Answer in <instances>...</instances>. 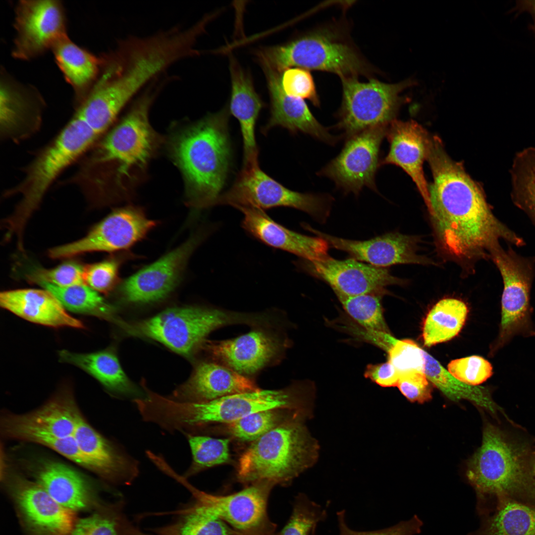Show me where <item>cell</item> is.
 Here are the masks:
<instances>
[{
  "label": "cell",
  "instance_id": "cell-37",
  "mask_svg": "<svg viewBox=\"0 0 535 535\" xmlns=\"http://www.w3.org/2000/svg\"><path fill=\"white\" fill-rule=\"evenodd\" d=\"M50 292L65 309L78 314L94 316L118 323L114 309L99 292L85 283L58 287L46 282L38 283Z\"/></svg>",
  "mask_w": 535,
  "mask_h": 535
},
{
  "label": "cell",
  "instance_id": "cell-27",
  "mask_svg": "<svg viewBox=\"0 0 535 535\" xmlns=\"http://www.w3.org/2000/svg\"><path fill=\"white\" fill-rule=\"evenodd\" d=\"M73 436L81 451L93 464L94 472L103 478L128 484L138 476V462L100 434L82 415Z\"/></svg>",
  "mask_w": 535,
  "mask_h": 535
},
{
  "label": "cell",
  "instance_id": "cell-55",
  "mask_svg": "<svg viewBox=\"0 0 535 535\" xmlns=\"http://www.w3.org/2000/svg\"><path fill=\"white\" fill-rule=\"evenodd\" d=\"M532 17L533 19V24L530 26V28L535 35V12L532 15Z\"/></svg>",
  "mask_w": 535,
  "mask_h": 535
},
{
  "label": "cell",
  "instance_id": "cell-46",
  "mask_svg": "<svg viewBox=\"0 0 535 535\" xmlns=\"http://www.w3.org/2000/svg\"><path fill=\"white\" fill-rule=\"evenodd\" d=\"M424 351L412 340L397 339L387 352L388 361L400 374L411 370L424 372Z\"/></svg>",
  "mask_w": 535,
  "mask_h": 535
},
{
  "label": "cell",
  "instance_id": "cell-5",
  "mask_svg": "<svg viewBox=\"0 0 535 535\" xmlns=\"http://www.w3.org/2000/svg\"><path fill=\"white\" fill-rule=\"evenodd\" d=\"M156 91L146 92L83 162L81 167L103 189L110 179L123 191L125 182L142 172L154 155L159 138L148 114Z\"/></svg>",
  "mask_w": 535,
  "mask_h": 535
},
{
  "label": "cell",
  "instance_id": "cell-21",
  "mask_svg": "<svg viewBox=\"0 0 535 535\" xmlns=\"http://www.w3.org/2000/svg\"><path fill=\"white\" fill-rule=\"evenodd\" d=\"M81 416L71 393L66 390L34 412L7 415L2 428L8 438L33 442L44 437L66 438L73 436Z\"/></svg>",
  "mask_w": 535,
  "mask_h": 535
},
{
  "label": "cell",
  "instance_id": "cell-58",
  "mask_svg": "<svg viewBox=\"0 0 535 535\" xmlns=\"http://www.w3.org/2000/svg\"><path fill=\"white\" fill-rule=\"evenodd\" d=\"M146 388V387H145V388ZM143 398H144V397H143ZM140 399H141V398H140ZM136 400H137V399H136ZM135 400H134V401H135Z\"/></svg>",
  "mask_w": 535,
  "mask_h": 535
},
{
  "label": "cell",
  "instance_id": "cell-10",
  "mask_svg": "<svg viewBox=\"0 0 535 535\" xmlns=\"http://www.w3.org/2000/svg\"><path fill=\"white\" fill-rule=\"evenodd\" d=\"M490 259L499 270L503 283L499 332L491 349L494 353L516 336H535L531 304L535 257L522 256L512 247L505 249L500 244L490 252Z\"/></svg>",
  "mask_w": 535,
  "mask_h": 535
},
{
  "label": "cell",
  "instance_id": "cell-42",
  "mask_svg": "<svg viewBox=\"0 0 535 535\" xmlns=\"http://www.w3.org/2000/svg\"><path fill=\"white\" fill-rule=\"evenodd\" d=\"M275 409L258 412L227 425L228 432L235 438L254 441L289 418L286 412Z\"/></svg>",
  "mask_w": 535,
  "mask_h": 535
},
{
  "label": "cell",
  "instance_id": "cell-50",
  "mask_svg": "<svg viewBox=\"0 0 535 535\" xmlns=\"http://www.w3.org/2000/svg\"><path fill=\"white\" fill-rule=\"evenodd\" d=\"M397 386L411 402L423 403L432 398V385L424 372L411 370L400 374Z\"/></svg>",
  "mask_w": 535,
  "mask_h": 535
},
{
  "label": "cell",
  "instance_id": "cell-52",
  "mask_svg": "<svg viewBox=\"0 0 535 535\" xmlns=\"http://www.w3.org/2000/svg\"><path fill=\"white\" fill-rule=\"evenodd\" d=\"M34 442L50 448L74 462L94 471L93 464L81 451L74 436L66 438L41 437Z\"/></svg>",
  "mask_w": 535,
  "mask_h": 535
},
{
  "label": "cell",
  "instance_id": "cell-8",
  "mask_svg": "<svg viewBox=\"0 0 535 535\" xmlns=\"http://www.w3.org/2000/svg\"><path fill=\"white\" fill-rule=\"evenodd\" d=\"M264 314L242 313L199 307L167 309L141 321L119 324L127 333L152 339L173 351L189 356L198 351L206 337L220 327L246 324L263 325Z\"/></svg>",
  "mask_w": 535,
  "mask_h": 535
},
{
  "label": "cell",
  "instance_id": "cell-19",
  "mask_svg": "<svg viewBox=\"0 0 535 535\" xmlns=\"http://www.w3.org/2000/svg\"><path fill=\"white\" fill-rule=\"evenodd\" d=\"M300 265L310 274L326 282L335 294H385L386 286L405 282L392 275L386 268L375 267L353 258L338 260L328 256L319 261L303 260Z\"/></svg>",
  "mask_w": 535,
  "mask_h": 535
},
{
  "label": "cell",
  "instance_id": "cell-23",
  "mask_svg": "<svg viewBox=\"0 0 535 535\" xmlns=\"http://www.w3.org/2000/svg\"><path fill=\"white\" fill-rule=\"evenodd\" d=\"M44 101L36 88L22 84L1 71V136L20 140L35 132L41 120Z\"/></svg>",
  "mask_w": 535,
  "mask_h": 535
},
{
  "label": "cell",
  "instance_id": "cell-29",
  "mask_svg": "<svg viewBox=\"0 0 535 535\" xmlns=\"http://www.w3.org/2000/svg\"><path fill=\"white\" fill-rule=\"evenodd\" d=\"M35 482L56 502L74 512L97 505L92 486L79 473L62 463L46 461L34 471Z\"/></svg>",
  "mask_w": 535,
  "mask_h": 535
},
{
  "label": "cell",
  "instance_id": "cell-26",
  "mask_svg": "<svg viewBox=\"0 0 535 535\" xmlns=\"http://www.w3.org/2000/svg\"><path fill=\"white\" fill-rule=\"evenodd\" d=\"M267 81L270 102V117L262 131L266 133L271 128L280 126L292 134L299 132L330 145H334L339 137L329 133L328 129L318 121L303 99L286 94L281 85L280 74L263 69Z\"/></svg>",
  "mask_w": 535,
  "mask_h": 535
},
{
  "label": "cell",
  "instance_id": "cell-36",
  "mask_svg": "<svg viewBox=\"0 0 535 535\" xmlns=\"http://www.w3.org/2000/svg\"><path fill=\"white\" fill-rule=\"evenodd\" d=\"M469 312L466 303L458 299L446 298L438 301L424 321L422 338L426 347L451 340L463 328Z\"/></svg>",
  "mask_w": 535,
  "mask_h": 535
},
{
  "label": "cell",
  "instance_id": "cell-39",
  "mask_svg": "<svg viewBox=\"0 0 535 535\" xmlns=\"http://www.w3.org/2000/svg\"><path fill=\"white\" fill-rule=\"evenodd\" d=\"M163 535H241L205 506L196 502L176 523L161 531Z\"/></svg>",
  "mask_w": 535,
  "mask_h": 535
},
{
  "label": "cell",
  "instance_id": "cell-25",
  "mask_svg": "<svg viewBox=\"0 0 535 535\" xmlns=\"http://www.w3.org/2000/svg\"><path fill=\"white\" fill-rule=\"evenodd\" d=\"M260 389L248 376L209 360L199 362L188 380L169 397L181 402H207Z\"/></svg>",
  "mask_w": 535,
  "mask_h": 535
},
{
  "label": "cell",
  "instance_id": "cell-9",
  "mask_svg": "<svg viewBox=\"0 0 535 535\" xmlns=\"http://www.w3.org/2000/svg\"><path fill=\"white\" fill-rule=\"evenodd\" d=\"M263 68L281 74L293 66L334 73L341 79L367 74L368 70L356 52L326 32L305 35L284 44L256 52Z\"/></svg>",
  "mask_w": 535,
  "mask_h": 535
},
{
  "label": "cell",
  "instance_id": "cell-30",
  "mask_svg": "<svg viewBox=\"0 0 535 535\" xmlns=\"http://www.w3.org/2000/svg\"><path fill=\"white\" fill-rule=\"evenodd\" d=\"M0 303L3 308L32 322L54 327H84L80 320L67 313L56 297L45 289L3 291Z\"/></svg>",
  "mask_w": 535,
  "mask_h": 535
},
{
  "label": "cell",
  "instance_id": "cell-6",
  "mask_svg": "<svg viewBox=\"0 0 535 535\" xmlns=\"http://www.w3.org/2000/svg\"><path fill=\"white\" fill-rule=\"evenodd\" d=\"M298 415L252 442L240 457L237 475L242 482L289 483L317 461L319 446Z\"/></svg>",
  "mask_w": 535,
  "mask_h": 535
},
{
  "label": "cell",
  "instance_id": "cell-32",
  "mask_svg": "<svg viewBox=\"0 0 535 535\" xmlns=\"http://www.w3.org/2000/svg\"><path fill=\"white\" fill-rule=\"evenodd\" d=\"M55 61L75 93L78 106L97 82L103 63V55L98 56L78 46L66 36L52 49Z\"/></svg>",
  "mask_w": 535,
  "mask_h": 535
},
{
  "label": "cell",
  "instance_id": "cell-3",
  "mask_svg": "<svg viewBox=\"0 0 535 535\" xmlns=\"http://www.w3.org/2000/svg\"><path fill=\"white\" fill-rule=\"evenodd\" d=\"M227 107L178 131L169 144L171 157L185 183L187 203L196 209L215 205L230 167L231 149Z\"/></svg>",
  "mask_w": 535,
  "mask_h": 535
},
{
  "label": "cell",
  "instance_id": "cell-22",
  "mask_svg": "<svg viewBox=\"0 0 535 535\" xmlns=\"http://www.w3.org/2000/svg\"><path fill=\"white\" fill-rule=\"evenodd\" d=\"M303 226L325 240L329 247L344 251L352 258L375 267L386 268L397 264L428 265L433 263L429 258L419 254V241L413 236L395 232L359 241L328 235L306 224Z\"/></svg>",
  "mask_w": 535,
  "mask_h": 535
},
{
  "label": "cell",
  "instance_id": "cell-53",
  "mask_svg": "<svg viewBox=\"0 0 535 535\" xmlns=\"http://www.w3.org/2000/svg\"><path fill=\"white\" fill-rule=\"evenodd\" d=\"M400 374L388 361L385 363L369 364L364 376L382 387L397 386Z\"/></svg>",
  "mask_w": 535,
  "mask_h": 535
},
{
  "label": "cell",
  "instance_id": "cell-14",
  "mask_svg": "<svg viewBox=\"0 0 535 535\" xmlns=\"http://www.w3.org/2000/svg\"><path fill=\"white\" fill-rule=\"evenodd\" d=\"M16 34L12 55L21 60L35 58L67 36L63 4L55 0H22L15 7Z\"/></svg>",
  "mask_w": 535,
  "mask_h": 535
},
{
  "label": "cell",
  "instance_id": "cell-4",
  "mask_svg": "<svg viewBox=\"0 0 535 535\" xmlns=\"http://www.w3.org/2000/svg\"><path fill=\"white\" fill-rule=\"evenodd\" d=\"M535 449L526 437L498 424L484 423L481 445L469 459L466 472L476 493L479 514L491 499L535 497Z\"/></svg>",
  "mask_w": 535,
  "mask_h": 535
},
{
  "label": "cell",
  "instance_id": "cell-51",
  "mask_svg": "<svg viewBox=\"0 0 535 535\" xmlns=\"http://www.w3.org/2000/svg\"><path fill=\"white\" fill-rule=\"evenodd\" d=\"M116 527L111 516L97 512L77 520L70 535H118Z\"/></svg>",
  "mask_w": 535,
  "mask_h": 535
},
{
  "label": "cell",
  "instance_id": "cell-34",
  "mask_svg": "<svg viewBox=\"0 0 535 535\" xmlns=\"http://www.w3.org/2000/svg\"><path fill=\"white\" fill-rule=\"evenodd\" d=\"M482 516L480 527L469 535H535V505L503 497Z\"/></svg>",
  "mask_w": 535,
  "mask_h": 535
},
{
  "label": "cell",
  "instance_id": "cell-48",
  "mask_svg": "<svg viewBox=\"0 0 535 535\" xmlns=\"http://www.w3.org/2000/svg\"><path fill=\"white\" fill-rule=\"evenodd\" d=\"M120 262L110 259L84 267V283L98 292L107 293L118 280Z\"/></svg>",
  "mask_w": 535,
  "mask_h": 535
},
{
  "label": "cell",
  "instance_id": "cell-57",
  "mask_svg": "<svg viewBox=\"0 0 535 535\" xmlns=\"http://www.w3.org/2000/svg\"><path fill=\"white\" fill-rule=\"evenodd\" d=\"M146 388H147L146 387V388H145V392H146ZM141 399H142V398H141ZM137 400H138V399H137ZM137 400H135V401H134V403H135V401H136Z\"/></svg>",
  "mask_w": 535,
  "mask_h": 535
},
{
  "label": "cell",
  "instance_id": "cell-44",
  "mask_svg": "<svg viewBox=\"0 0 535 535\" xmlns=\"http://www.w3.org/2000/svg\"><path fill=\"white\" fill-rule=\"evenodd\" d=\"M447 371L457 379L473 386L482 383L493 373L491 364L477 355L452 360L447 366Z\"/></svg>",
  "mask_w": 535,
  "mask_h": 535
},
{
  "label": "cell",
  "instance_id": "cell-24",
  "mask_svg": "<svg viewBox=\"0 0 535 535\" xmlns=\"http://www.w3.org/2000/svg\"><path fill=\"white\" fill-rule=\"evenodd\" d=\"M389 143L388 154L381 164H392L401 167L415 183L427 206L428 185L423 170L427 159L431 136L416 121L396 120L388 125L386 134Z\"/></svg>",
  "mask_w": 535,
  "mask_h": 535
},
{
  "label": "cell",
  "instance_id": "cell-31",
  "mask_svg": "<svg viewBox=\"0 0 535 535\" xmlns=\"http://www.w3.org/2000/svg\"><path fill=\"white\" fill-rule=\"evenodd\" d=\"M231 93L229 110L238 120L242 136L244 165L258 162V149L255 138V126L264 107L256 92L249 74L233 57L230 59Z\"/></svg>",
  "mask_w": 535,
  "mask_h": 535
},
{
  "label": "cell",
  "instance_id": "cell-38",
  "mask_svg": "<svg viewBox=\"0 0 535 535\" xmlns=\"http://www.w3.org/2000/svg\"><path fill=\"white\" fill-rule=\"evenodd\" d=\"M511 198L535 225V148L518 153L511 170Z\"/></svg>",
  "mask_w": 535,
  "mask_h": 535
},
{
  "label": "cell",
  "instance_id": "cell-33",
  "mask_svg": "<svg viewBox=\"0 0 535 535\" xmlns=\"http://www.w3.org/2000/svg\"><path fill=\"white\" fill-rule=\"evenodd\" d=\"M59 355L61 361L83 370L112 392L127 396L140 394L124 372L116 354L111 349L89 353L63 350Z\"/></svg>",
  "mask_w": 535,
  "mask_h": 535
},
{
  "label": "cell",
  "instance_id": "cell-11",
  "mask_svg": "<svg viewBox=\"0 0 535 535\" xmlns=\"http://www.w3.org/2000/svg\"><path fill=\"white\" fill-rule=\"evenodd\" d=\"M332 200L328 195L289 189L265 173L257 162L244 165L232 186L221 194L215 205H230L239 210L292 208L323 222L329 214Z\"/></svg>",
  "mask_w": 535,
  "mask_h": 535
},
{
  "label": "cell",
  "instance_id": "cell-17",
  "mask_svg": "<svg viewBox=\"0 0 535 535\" xmlns=\"http://www.w3.org/2000/svg\"><path fill=\"white\" fill-rule=\"evenodd\" d=\"M8 491L31 535H70L75 512L56 502L38 483L18 475L7 479Z\"/></svg>",
  "mask_w": 535,
  "mask_h": 535
},
{
  "label": "cell",
  "instance_id": "cell-49",
  "mask_svg": "<svg viewBox=\"0 0 535 535\" xmlns=\"http://www.w3.org/2000/svg\"><path fill=\"white\" fill-rule=\"evenodd\" d=\"M336 516L338 535H416L421 533L423 525L418 516L414 515L408 520L401 521L388 528L375 531H359L354 530L348 526L345 510L337 512ZM311 535H316V531Z\"/></svg>",
  "mask_w": 535,
  "mask_h": 535
},
{
  "label": "cell",
  "instance_id": "cell-35",
  "mask_svg": "<svg viewBox=\"0 0 535 535\" xmlns=\"http://www.w3.org/2000/svg\"><path fill=\"white\" fill-rule=\"evenodd\" d=\"M424 373L432 384L448 398L455 402L462 399L470 401L497 419L499 413L507 417L492 399L488 388L465 383L452 376L426 351H424Z\"/></svg>",
  "mask_w": 535,
  "mask_h": 535
},
{
  "label": "cell",
  "instance_id": "cell-13",
  "mask_svg": "<svg viewBox=\"0 0 535 535\" xmlns=\"http://www.w3.org/2000/svg\"><path fill=\"white\" fill-rule=\"evenodd\" d=\"M388 126H373L347 138L340 153L318 175L331 179L345 194L358 196L364 187L376 192L380 148Z\"/></svg>",
  "mask_w": 535,
  "mask_h": 535
},
{
  "label": "cell",
  "instance_id": "cell-41",
  "mask_svg": "<svg viewBox=\"0 0 535 535\" xmlns=\"http://www.w3.org/2000/svg\"><path fill=\"white\" fill-rule=\"evenodd\" d=\"M191 450V464L184 473L189 478L201 471L226 463L230 460L229 439L197 434H187Z\"/></svg>",
  "mask_w": 535,
  "mask_h": 535
},
{
  "label": "cell",
  "instance_id": "cell-54",
  "mask_svg": "<svg viewBox=\"0 0 535 535\" xmlns=\"http://www.w3.org/2000/svg\"><path fill=\"white\" fill-rule=\"evenodd\" d=\"M532 470H533V476L535 484V449L534 452L533 462H532Z\"/></svg>",
  "mask_w": 535,
  "mask_h": 535
},
{
  "label": "cell",
  "instance_id": "cell-47",
  "mask_svg": "<svg viewBox=\"0 0 535 535\" xmlns=\"http://www.w3.org/2000/svg\"><path fill=\"white\" fill-rule=\"evenodd\" d=\"M280 81L283 90L288 95L308 99L315 106H320L313 78L307 69H286L282 73Z\"/></svg>",
  "mask_w": 535,
  "mask_h": 535
},
{
  "label": "cell",
  "instance_id": "cell-7",
  "mask_svg": "<svg viewBox=\"0 0 535 535\" xmlns=\"http://www.w3.org/2000/svg\"><path fill=\"white\" fill-rule=\"evenodd\" d=\"M84 121L73 116L56 137L24 169L23 180L6 196L20 194L21 200L6 221L9 234L20 237L29 217L40 205L57 176L99 138Z\"/></svg>",
  "mask_w": 535,
  "mask_h": 535
},
{
  "label": "cell",
  "instance_id": "cell-1",
  "mask_svg": "<svg viewBox=\"0 0 535 535\" xmlns=\"http://www.w3.org/2000/svg\"><path fill=\"white\" fill-rule=\"evenodd\" d=\"M427 160L433 177L427 207L436 246L444 258L464 271H472L477 262L490 259L501 240L517 247L525 244L496 217L482 187L462 162L448 155L440 139L432 141Z\"/></svg>",
  "mask_w": 535,
  "mask_h": 535
},
{
  "label": "cell",
  "instance_id": "cell-2",
  "mask_svg": "<svg viewBox=\"0 0 535 535\" xmlns=\"http://www.w3.org/2000/svg\"><path fill=\"white\" fill-rule=\"evenodd\" d=\"M315 393V384L308 380L285 388L260 389L207 402L178 401L158 394L150 403L149 418L168 432L194 434L210 424L227 425L260 411L282 409L312 413Z\"/></svg>",
  "mask_w": 535,
  "mask_h": 535
},
{
  "label": "cell",
  "instance_id": "cell-16",
  "mask_svg": "<svg viewBox=\"0 0 535 535\" xmlns=\"http://www.w3.org/2000/svg\"><path fill=\"white\" fill-rule=\"evenodd\" d=\"M156 225L143 212L128 207L116 210L76 241L49 251L53 259L70 258L87 252H113L128 249L143 238Z\"/></svg>",
  "mask_w": 535,
  "mask_h": 535
},
{
  "label": "cell",
  "instance_id": "cell-20",
  "mask_svg": "<svg viewBox=\"0 0 535 535\" xmlns=\"http://www.w3.org/2000/svg\"><path fill=\"white\" fill-rule=\"evenodd\" d=\"M202 236L194 235L152 264L132 275L120 286L122 299L131 303H149L160 300L176 287Z\"/></svg>",
  "mask_w": 535,
  "mask_h": 535
},
{
  "label": "cell",
  "instance_id": "cell-40",
  "mask_svg": "<svg viewBox=\"0 0 535 535\" xmlns=\"http://www.w3.org/2000/svg\"><path fill=\"white\" fill-rule=\"evenodd\" d=\"M336 295L345 312L361 327L369 331L390 332L381 304L384 294Z\"/></svg>",
  "mask_w": 535,
  "mask_h": 535
},
{
  "label": "cell",
  "instance_id": "cell-28",
  "mask_svg": "<svg viewBox=\"0 0 535 535\" xmlns=\"http://www.w3.org/2000/svg\"><path fill=\"white\" fill-rule=\"evenodd\" d=\"M243 228L261 242L309 261L328 257L329 245L322 238L305 235L285 227L272 220L263 210L242 209Z\"/></svg>",
  "mask_w": 535,
  "mask_h": 535
},
{
  "label": "cell",
  "instance_id": "cell-45",
  "mask_svg": "<svg viewBox=\"0 0 535 535\" xmlns=\"http://www.w3.org/2000/svg\"><path fill=\"white\" fill-rule=\"evenodd\" d=\"M84 267L69 261L51 269L36 268L29 275L30 279L37 283L46 282L58 287H67L85 283Z\"/></svg>",
  "mask_w": 535,
  "mask_h": 535
},
{
  "label": "cell",
  "instance_id": "cell-18",
  "mask_svg": "<svg viewBox=\"0 0 535 535\" xmlns=\"http://www.w3.org/2000/svg\"><path fill=\"white\" fill-rule=\"evenodd\" d=\"M228 340H205L199 350L210 360L247 376L256 374L278 357L286 346L285 340L262 326Z\"/></svg>",
  "mask_w": 535,
  "mask_h": 535
},
{
  "label": "cell",
  "instance_id": "cell-56",
  "mask_svg": "<svg viewBox=\"0 0 535 535\" xmlns=\"http://www.w3.org/2000/svg\"><path fill=\"white\" fill-rule=\"evenodd\" d=\"M132 535H145V534H141V533H137V534H135Z\"/></svg>",
  "mask_w": 535,
  "mask_h": 535
},
{
  "label": "cell",
  "instance_id": "cell-43",
  "mask_svg": "<svg viewBox=\"0 0 535 535\" xmlns=\"http://www.w3.org/2000/svg\"><path fill=\"white\" fill-rule=\"evenodd\" d=\"M326 517L325 508L300 494L295 500L291 516L280 535H311L317 525Z\"/></svg>",
  "mask_w": 535,
  "mask_h": 535
},
{
  "label": "cell",
  "instance_id": "cell-15",
  "mask_svg": "<svg viewBox=\"0 0 535 535\" xmlns=\"http://www.w3.org/2000/svg\"><path fill=\"white\" fill-rule=\"evenodd\" d=\"M173 478L191 491L205 506L241 535H270L267 516L268 495L273 485L258 482L234 493L217 495L201 491L175 473Z\"/></svg>",
  "mask_w": 535,
  "mask_h": 535
},
{
  "label": "cell",
  "instance_id": "cell-12",
  "mask_svg": "<svg viewBox=\"0 0 535 535\" xmlns=\"http://www.w3.org/2000/svg\"><path fill=\"white\" fill-rule=\"evenodd\" d=\"M341 80L343 97L336 127L347 138L373 126L389 125L404 101L400 93L416 84L411 79L396 84L374 79L361 82L356 77Z\"/></svg>",
  "mask_w": 535,
  "mask_h": 535
}]
</instances>
